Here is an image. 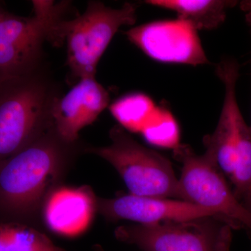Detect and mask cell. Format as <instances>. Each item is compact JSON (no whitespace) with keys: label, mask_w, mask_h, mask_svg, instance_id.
I'll list each match as a JSON object with an SVG mask.
<instances>
[{"label":"cell","mask_w":251,"mask_h":251,"mask_svg":"<svg viewBox=\"0 0 251 251\" xmlns=\"http://www.w3.org/2000/svg\"><path fill=\"white\" fill-rule=\"evenodd\" d=\"M216 73L224 85V104L216 129L203 140L204 153L230 181L234 196L241 202L251 188V128L238 105L239 63L223 59Z\"/></svg>","instance_id":"3957f363"},{"label":"cell","mask_w":251,"mask_h":251,"mask_svg":"<svg viewBox=\"0 0 251 251\" xmlns=\"http://www.w3.org/2000/svg\"><path fill=\"white\" fill-rule=\"evenodd\" d=\"M175 159L182 164L178 179L179 200L214 211L233 229L251 234V214L234 196L227 179L205 153L198 155L191 146L173 149Z\"/></svg>","instance_id":"ba28073f"},{"label":"cell","mask_w":251,"mask_h":251,"mask_svg":"<svg viewBox=\"0 0 251 251\" xmlns=\"http://www.w3.org/2000/svg\"><path fill=\"white\" fill-rule=\"evenodd\" d=\"M97 197L89 186L61 184L44 201L41 219L53 233L67 238L78 237L90 227L97 211Z\"/></svg>","instance_id":"7c38bea8"},{"label":"cell","mask_w":251,"mask_h":251,"mask_svg":"<svg viewBox=\"0 0 251 251\" xmlns=\"http://www.w3.org/2000/svg\"><path fill=\"white\" fill-rule=\"evenodd\" d=\"M145 4L171 10L178 19L186 21L196 30L216 29L226 21L227 11L239 1L235 0H148Z\"/></svg>","instance_id":"4fadbf2b"},{"label":"cell","mask_w":251,"mask_h":251,"mask_svg":"<svg viewBox=\"0 0 251 251\" xmlns=\"http://www.w3.org/2000/svg\"><path fill=\"white\" fill-rule=\"evenodd\" d=\"M0 251H67L55 245L37 227L19 223H0Z\"/></svg>","instance_id":"5bb4252c"},{"label":"cell","mask_w":251,"mask_h":251,"mask_svg":"<svg viewBox=\"0 0 251 251\" xmlns=\"http://www.w3.org/2000/svg\"><path fill=\"white\" fill-rule=\"evenodd\" d=\"M232 226L218 216L151 225H124L115 229L120 242L144 251H229Z\"/></svg>","instance_id":"52a82bcc"},{"label":"cell","mask_w":251,"mask_h":251,"mask_svg":"<svg viewBox=\"0 0 251 251\" xmlns=\"http://www.w3.org/2000/svg\"><path fill=\"white\" fill-rule=\"evenodd\" d=\"M138 5L126 3L119 9L101 1H90L85 12L72 20H62L57 28L60 45H67V64L79 80L95 77L97 67L119 29L135 24Z\"/></svg>","instance_id":"5b68a950"},{"label":"cell","mask_w":251,"mask_h":251,"mask_svg":"<svg viewBox=\"0 0 251 251\" xmlns=\"http://www.w3.org/2000/svg\"><path fill=\"white\" fill-rule=\"evenodd\" d=\"M97 211L108 221L126 220L141 225L209 216L221 218L210 209L181 200L143 197L130 193L112 198H98Z\"/></svg>","instance_id":"30bf717a"},{"label":"cell","mask_w":251,"mask_h":251,"mask_svg":"<svg viewBox=\"0 0 251 251\" xmlns=\"http://www.w3.org/2000/svg\"><path fill=\"white\" fill-rule=\"evenodd\" d=\"M60 96L55 82L41 67L0 82V161L52 126V109Z\"/></svg>","instance_id":"7a4b0ae2"},{"label":"cell","mask_w":251,"mask_h":251,"mask_svg":"<svg viewBox=\"0 0 251 251\" xmlns=\"http://www.w3.org/2000/svg\"><path fill=\"white\" fill-rule=\"evenodd\" d=\"M151 99L142 93L127 94L110 106L112 116L126 130L141 132L155 109Z\"/></svg>","instance_id":"9a60e30c"},{"label":"cell","mask_w":251,"mask_h":251,"mask_svg":"<svg viewBox=\"0 0 251 251\" xmlns=\"http://www.w3.org/2000/svg\"><path fill=\"white\" fill-rule=\"evenodd\" d=\"M109 135L110 145L85 148L84 152L110 163L130 194L179 200L178 179L169 159L138 143L120 125L114 126Z\"/></svg>","instance_id":"8992f818"},{"label":"cell","mask_w":251,"mask_h":251,"mask_svg":"<svg viewBox=\"0 0 251 251\" xmlns=\"http://www.w3.org/2000/svg\"><path fill=\"white\" fill-rule=\"evenodd\" d=\"M246 19H247L248 24H249V27H250V31H251V18H249V17H246Z\"/></svg>","instance_id":"d6986e66"},{"label":"cell","mask_w":251,"mask_h":251,"mask_svg":"<svg viewBox=\"0 0 251 251\" xmlns=\"http://www.w3.org/2000/svg\"><path fill=\"white\" fill-rule=\"evenodd\" d=\"M110 96L95 77H84L54 104L52 125L67 143L79 142L80 130L96 121L108 107Z\"/></svg>","instance_id":"8fae6325"},{"label":"cell","mask_w":251,"mask_h":251,"mask_svg":"<svg viewBox=\"0 0 251 251\" xmlns=\"http://www.w3.org/2000/svg\"><path fill=\"white\" fill-rule=\"evenodd\" d=\"M6 12V11H4V9H2V8L0 6V18L1 17V16L4 15V13Z\"/></svg>","instance_id":"ffe728a7"},{"label":"cell","mask_w":251,"mask_h":251,"mask_svg":"<svg viewBox=\"0 0 251 251\" xmlns=\"http://www.w3.org/2000/svg\"><path fill=\"white\" fill-rule=\"evenodd\" d=\"M125 34L132 44L153 60L193 67L209 64L198 30L178 18L136 26Z\"/></svg>","instance_id":"9c48e42d"},{"label":"cell","mask_w":251,"mask_h":251,"mask_svg":"<svg viewBox=\"0 0 251 251\" xmlns=\"http://www.w3.org/2000/svg\"><path fill=\"white\" fill-rule=\"evenodd\" d=\"M141 133L153 145L175 149L179 145V130L173 115L162 108L155 109Z\"/></svg>","instance_id":"2e32d148"},{"label":"cell","mask_w":251,"mask_h":251,"mask_svg":"<svg viewBox=\"0 0 251 251\" xmlns=\"http://www.w3.org/2000/svg\"><path fill=\"white\" fill-rule=\"evenodd\" d=\"M53 127L25 148L0 161V223L36 227L50 193L63 184L80 151Z\"/></svg>","instance_id":"6da1fadb"},{"label":"cell","mask_w":251,"mask_h":251,"mask_svg":"<svg viewBox=\"0 0 251 251\" xmlns=\"http://www.w3.org/2000/svg\"><path fill=\"white\" fill-rule=\"evenodd\" d=\"M34 15L22 17L5 12L0 18V82L23 76L41 67L46 41L57 46V26L68 1H33Z\"/></svg>","instance_id":"277c9868"},{"label":"cell","mask_w":251,"mask_h":251,"mask_svg":"<svg viewBox=\"0 0 251 251\" xmlns=\"http://www.w3.org/2000/svg\"><path fill=\"white\" fill-rule=\"evenodd\" d=\"M241 202L244 206V207L251 214V188L246 193L245 196L243 197Z\"/></svg>","instance_id":"ac0fdd59"},{"label":"cell","mask_w":251,"mask_h":251,"mask_svg":"<svg viewBox=\"0 0 251 251\" xmlns=\"http://www.w3.org/2000/svg\"><path fill=\"white\" fill-rule=\"evenodd\" d=\"M241 9L245 13L246 17L251 18V0H245L239 3Z\"/></svg>","instance_id":"e0dca14e"}]
</instances>
